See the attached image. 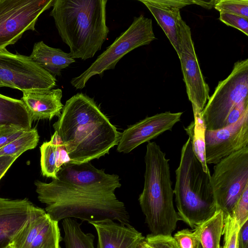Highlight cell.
<instances>
[{"instance_id":"obj_2","label":"cell","mask_w":248,"mask_h":248,"mask_svg":"<svg viewBox=\"0 0 248 248\" xmlns=\"http://www.w3.org/2000/svg\"><path fill=\"white\" fill-rule=\"evenodd\" d=\"M38 199L46 204V213L59 222L74 217L82 221L110 219L129 224V215L115 191L76 185L58 178L34 182Z\"/></svg>"},{"instance_id":"obj_1","label":"cell","mask_w":248,"mask_h":248,"mask_svg":"<svg viewBox=\"0 0 248 248\" xmlns=\"http://www.w3.org/2000/svg\"><path fill=\"white\" fill-rule=\"evenodd\" d=\"M53 124L61 137L70 163L89 162L117 145L121 133L93 98L78 93L67 100Z\"/></svg>"},{"instance_id":"obj_28","label":"cell","mask_w":248,"mask_h":248,"mask_svg":"<svg viewBox=\"0 0 248 248\" xmlns=\"http://www.w3.org/2000/svg\"><path fill=\"white\" fill-rule=\"evenodd\" d=\"M214 8L219 13H230L248 18V0H218Z\"/></svg>"},{"instance_id":"obj_14","label":"cell","mask_w":248,"mask_h":248,"mask_svg":"<svg viewBox=\"0 0 248 248\" xmlns=\"http://www.w3.org/2000/svg\"><path fill=\"white\" fill-rule=\"evenodd\" d=\"M182 114L183 112L165 111L147 117L129 126L121 133L117 150L127 154L140 144L171 130Z\"/></svg>"},{"instance_id":"obj_36","label":"cell","mask_w":248,"mask_h":248,"mask_svg":"<svg viewBox=\"0 0 248 248\" xmlns=\"http://www.w3.org/2000/svg\"><path fill=\"white\" fill-rule=\"evenodd\" d=\"M193 3L202 6L208 9H211L215 6V4L217 2L218 0H212L208 1L199 0H192Z\"/></svg>"},{"instance_id":"obj_12","label":"cell","mask_w":248,"mask_h":248,"mask_svg":"<svg viewBox=\"0 0 248 248\" xmlns=\"http://www.w3.org/2000/svg\"><path fill=\"white\" fill-rule=\"evenodd\" d=\"M62 240L58 222L34 205L29 218L11 246L13 248H61Z\"/></svg>"},{"instance_id":"obj_5","label":"cell","mask_w":248,"mask_h":248,"mask_svg":"<svg viewBox=\"0 0 248 248\" xmlns=\"http://www.w3.org/2000/svg\"><path fill=\"white\" fill-rule=\"evenodd\" d=\"M173 192L177 214L192 229L212 217L217 206L210 183V172L204 171L195 156L190 138L183 145L175 171Z\"/></svg>"},{"instance_id":"obj_11","label":"cell","mask_w":248,"mask_h":248,"mask_svg":"<svg viewBox=\"0 0 248 248\" xmlns=\"http://www.w3.org/2000/svg\"><path fill=\"white\" fill-rule=\"evenodd\" d=\"M180 40V60L183 80L192 105L202 111L209 96V87L205 82L195 52L190 27L182 17L178 21Z\"/></svg>"},{"instance_id":"obj_3","label":"cell","mask_w":248,"mask_h":248,"mask_svg":"<svg viewBox=\"0 0 248 248\" xmlns=\"http://www.w3.org/2000/svg\"><path fill=\"white\" fill-rule=\"evenodd\" d=\"M107 0H54L50 13L62 41L74 58L85 60L101 49L109 30Z\"/></svg>"},{"instance_id":"obj_27","label":"cell","mask_w":248,"mask_h":248,"mask_svg":"<svg viewBox=\"0 0 248 248\" xmlns=\"http://www.w3.org/2000/svg\"><path fill=\"white\" fill-rule=\"evenodd\" d=\"M240 227L232 215L224 217L222 235H224L222 248H238V233Z\"/></svg>"},{"instance_id":"obj_7","label":"cell","mask_w":248,"mask_h":248,"mask_svg":"<svg viewBox=\"0 0 248 248\" xmlns=\"http://www.w3.org/2000/svg\"><path fill=\"white\" fill-rule=\"evenodd\" d=\"M210 183L217 210L231 215L248 187V146L221 159L214 167Z\"/></svg>"},{"instance_id":"obj_18","label":"cell","mask_w":248,"mask_h":248,"mask_svg":"<svg viewBox=\"0 0 248 248\" xmlns=\"http://www.w3.org/2000/svg\"><path fill=\"white\" fill-rule=\"evenodd\" d=\"M149 10L170 42L180 56V40L178 21L181 17L180 9L192 4V0H139Z\"/></svg>"},{"instance_id":"obj_25","label":"cell","mask_w":248,"mask_h":248,"mask_svg":"<svg viewBox=\"0 0 248 248\" xmlns=\"http://www.w3.org/2000/svg\"><path fill=\"white\" fill-rule=\"evenodd\" d=\"M62 224L65 248H95L94 236L91 233H85L81 228V223L67 218L62 220Z\"/></svg>"},{"instance_id":"obj_38","label":"cell","mask_w":248,"mask_h":248,"mask_svg":"<svg viewBox=\"0 0 248 248\" xmlns=\"http://www.w3.org/2000/svg\"><path fill=\"white\" fill-rule=\"evenodd\" d=\"M5 87V85L0 81V87Z\"/></svg>"},{"instance_id":"obj_4","label":"cell","mask_w":248,"mask_h":248,"mask_svg":"<svg viewBox=\"0 0 248 248\" xmlns=\"http://www.w3.org/2000/svg\"><path fill=\"white\" fill-rule=\"evenodd\" d=\"M169 160L156 142H148L144 186L139 201L153 234L171 235L180 220L173 205Z\"/></svg>"},{"instance_id":"obj_39","label":"cell","mask_w":248,"mask_h":248,"mask_svg":"<svg viewBox=\"0 0 248 248\" xmlns=\"http://www.w3.org/2000/svg\"><path fill=\"white\" fill-rule=\"evenodd\" d=\"M6 248H13V247L10 245V246H8V247H7Z\"/></svg>"},{"instance_id":"obj_31","label":"cell","mask_w":248,"mask_h":248,"mask_svg":"<svg viewBox=\"0 0 248 248\" xmlns=\"http://www.w3.org/2000/svg\"><path fill=\"white\" fill-rule=\"evenodd\" d=\"M231 215L240 228L248 220V187L243 193Z\"/></svg>"},{"instance_id":"obj_29","label":"cell","mask_w":248,"mask_h":248,"mask_svg":"<svg viewBox=\"0 0 248 248\" xmlns=\"http://www.w3.org/2000/svg\"><path fill=\"white\" fill-rule=\"evenodd\" d=\"M138 248H179L171 235L149 234L145 237Z\"/></svg>"},{"instance_id":"obj_6","label":"cell","mask_w":248,"mask_h":248,"mask_svg":"<svg viewBox=\"0 0 248 248\" xmlns=\"http://www.w3.org/2000/svg\"><path fill=\"white\" fill-rule=\"evenodd\" d=\"M248 59L235 62L230 74L220 81L202 116L206 130H215L236 122L248 111Z\"/></svg>"},{"instance_id":"obj_30","label":"cell","mask_w":248,"mask_h":248,"mask_svg":"<svg viewBox=\"0 0 248 248\" xmlns=\"http://www.w3.org/2000/svg\"><path fill=\"white\" fill-rule=\"evenodd\" d=\"M219 19L227 25L237 29L248 35V18L237 15L220 12Z\"/></svg>"},{"instance_id":"obj_8","label":"cell","mask_w":248,"mask_h":248,"mask_svg":"<svg viewBox=\"0 0 248 248\" xmlns=\"http://www.w3.org/2000/svg\"><path fill=\"white\" fill-rule=\"evenodd\" d=\"M155 39L152 19L143 15L135 17L128 28L98 56L87 69L72 79V85L77 89L83 88L92 77L101 75L105 71L114 69L125 55L137 47L149 44Z\"/></svg>"},{"instance_id":"obj_22","label":"cell","mask_w":248,"mask_h":248,"mask_svg":"<svg viewBox=\"0 0 248 248\" xmlns=\"http://www.w3.org/2000/svg\"><path fill=\"white\" fill-rule=\"evenodd\" d=\"M41 172L44 176L56 179L62 167L70 162L63 143L53 144L44 142L40 146Z\"/></svg>"},{"instance_id":"obj_23","label":"cell","mask_w":248,"mask_h":248,"mask_svg":"<svg viewBox=\"0 0 248 248\" xmlns=\"http://www.w3.org/2000/svg\"><path fill=\"white\" fill-rule=\"evenodd\" d=\"M224 220L223 212L217 209L212 217L194 229L202 248H220Z\"/></svg>"},{"instance_id":"obj_37","label":"cell","mask_w":248,"mask_h":248,"mask_svg":"<svg viewBox=\"0 0 248 248\" xmlns=\"http://www.w3.org/2000/svg\"><path fill=\"white\" fill-rule=\"evenodd\" d=\"M197 248H202L200 242H199Z\"/></svg>"},{"instance_id":"obj_34","label":"cell","mask_w":248,"mask_h":248,"mask_svg":"<svg viewBox=\"0 0 248 248\" xmlns=\"http://www.w3.org/2000/svg\"><path fill=\"white\" fill-rule=\"evenodd\" d=\"M237 242L238 248H248V220L239 229Z\"/></svg>"},{"instance_id":"obj_33","label":"cell","mask_w":248,"mask_h":248,"mask_svg":"<svg viewBox=\"0 0 248 248\" xmlns=\"http://www.w3.org/2000/svg\"><path fill=\"white\" fill-rule=\"evenodd\" d=\"M26 131L28 130L13 125L0 126V149L13 141Z\"/></svg>"},{"instance_id":"obj_24","label":"cell","mask_w":248,"mask_h":248,"mask_svg":"<svg viewBox=\"0 0 248 248\" xmlns=\"http://www.w3.org/2000/svg\"><path fill=\"white\" fill-rule=\"evenodd\" d=\"M194 121L185 130L191 139L194 153L201 163L204 171L209 170L205 161L204 132L206 130L202 116V111L192 105Z\"/></svg>"},{"instance_id":"obj_19","label":"cell","mask_w":248,"mask_h":248,"mask_svg":"<svg viewBox=\"0 0 248 248\" xmlns=\"http://www.w3.org/2000/svg\"><path fill=\"white\" fill-rule=\"evenodd\" d=\"M22 94L21 100L26 106L32 122L51 120L59 116L62 112L63 105L60 89L24 91Z\"/></svg>"},{"instance_id":"obj_10","label":"cell","mask_w":248,"mask_h":248,"mask_svg":"<svg viewBox=\"0 0 248 248\" xmlns=\"http://www.w3.org/2000/svg\"><path fill=\"white\" fill-rule=\"evenodd\" d=\"M54 0H0V50L15 44L25 32L35 31L40 16Z\"/></svg>"},{"instance_id":"obj_13","label":"cell","mask_w":248,"mask_h":248,"mask_svg":"<svg viewBox=\"0 0 248 248\" xmlns=\"http://www.w3.org/2000/svg\"><path fill=\"white\" fill-rule=\"evenodd\" d=\"M206 164H216L226 156L248 146V111L235 123L204 132Z\"/></svg>"},{"instance_id":"obj_20","label":"cell","mask_w":248,"mask_h":248,"mask_svg":"<svg viewBox=\"0 0 248 248\" xmlns=\"http://www.w3.org/2000/svg\"><path fill=\"white\" fill-rule=\"evenodd\" d=\"M30 57L38 64L53 76H60L61 71L75 62L69 53L60 48L51 47L43 41L33 45Z\"/></svg>"},{"instance_id":"obj_26","label":"cell","mask_w":248,"mask_h":248,"mask_svg":"<svg viewBox=\"0 0 248 248\" xmlns=\"http://www.w3.org/2000/svg\"><path fill=\"white\" fill-rule=\"evenodd\" d=\"M39 140L35 128L24 132L11 142L0 149V156L12 155L19 157L25 152L35 148Z\"/></svg>"},{"instance_id":"obj_15","label":"cell","mask_w":248,"mask_h":248,"mask_svg":"<svg viewBox=\"0 0 248 248\" xmlns=\"http://www.w3.org/2000/svg\"><path fill=\"white\" fill-rule=\"evenodd\" d=\"M56 178L78 186L114 191L121 186L118 175L106 173L89 162L66 164L57 173Z\"/></svg>"},{"instance_id":"obj_9","label":"cell","mask_w":248,"mask_h":248,"mask_svg":"<svg viewBox=\"0 0 248 248\" xmlns=\"http://www.w3.org/2000/svg\"><path fill=\"white\" fill-rule=\"evenodd\" d=\"M0 81L5 87L21 91L47 90L56 85L54 76L30 57L0 50Z\"/></svg>"},{"instance_id":"obj_21","label":"cell","mask_w":248,"mask_h":248,"mask_svg":"<svg viewBox=\"0 0 248 248\" xmlns=\"http://www.w3.org/2000/svg\"><path fill=\"white\" fill-rule=\"evenodd\" d=\"M32 121L24 102L0 93V126L13 125L29 130Z\"/></svg>"},{"instance_id":"obj_35","label":"cell","mask_w":248,"mask_h":248,"mask_svg":"<svg viewBox=\"0 0 248 248\" xmlns=\"http://www.w3.org/2000/svg\"><path fill=\"white\" fill-rule=\"evenodd\" d=\"M17 158L12 155L0 156V180Z\"/></svg>"},{"instance_id":"obj_17","label":"cell","mask_w":248,"mask_h":248,"mask_svg":"<svg viewBox=\"0 0 248 248\" xmlns=\"http://www.w3.org/2000/svg\"><path fill=\"white\" fill-rule=\"evenodd\" d=\"M34 205L27 198L0 197V248L10 246L29 218Z\"/></svg>"},{"instance_id":"obj_32","label":"cell","mask_w":248,"mask_h":248,"mask_svg":"<svg viewBox=\"0 0 248 248\" xmlns=\"http://www.w3.org/2000/svg\"><path fill=\"white\" fill-rule=\"evenodd\" d=\"M173 238L179 248H197L199 242L193 231L188 229L178 231Z\"/></svg>"},{"instance_id":"obj_16","label":"cell","mask_w":248,"mask_h":248,"mask_svg":"<svg viewBox=\"0 0 248 248\" xmlns=\"http://www.w3.org/2000/svg\"><path fill=\"white\" fill-rule=\"evenodd\" d=\"M88 223L96 231L97 248H138L145 238L130 224L108 218Z\"/></svg>"}]
</instances>
